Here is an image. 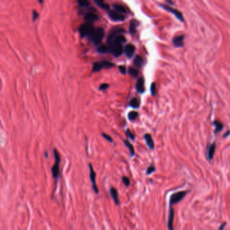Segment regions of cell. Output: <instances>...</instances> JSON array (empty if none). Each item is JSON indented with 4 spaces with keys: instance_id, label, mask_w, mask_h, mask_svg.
<instances>
[{
    "instance_id": "28",
    "label": "cell",
    "mask_w": 230,
    "mask_h": 230,
    "mask_svg": "<svg viewBox=\"0 0 230 230\" xmlns=\"http://www.w3.org/2000/svg\"><path fill=\"white\" fill-rule=\"evenodd\" d=\"M78 3L81 7H87L90 4V3L86 0H79V1H78Z\"/></svg>"
},
{
    "instance_id": "9",
    "label": "cell",
    "mask_w": 230,
    "mask_h": 230,
    "mask_svg": "<svg viewBox=\"0 0 230 230\" xmlns=\"http://www.w3.org/2000/svg\"><path fill=\"white\" fill-rule=\"evenodd\" d=\"M88 166H89V169H90V180H91L92 185H93V188L94 191H95V192L96 194H98L99 189L97 186V184H96V173L95 172V171H94L93 167V166H92L91 164L89 163Z\"/></svg>"
},
{
    "instance_id": "31",
    "label": "cell",
    "mask_w": 230,
    "mask_h": 230,
    "mask_svg": "<svg viewBox=\"0 0 230 230\" xmlns=\"http://www.w3.org/2000/svg\"><path fill=\"white\" fill-rule=\"evenodd\" d=\"M151 93L153 96H155L156 94V84L155 82H153L151 85Z\"/></svg>"
},
{
    "instance_id": "27",
    "label": "cell",
    "mask_w": 230,
    "mask_h": 230,
    "mask_svg": "<svg viewBox=\"0 0 230 230\" xmlns=\"http://www.w3.org/2000/svg\"><path fill=\"white\" fill-rule=\"evenodd\" d=\"M138 116V113L136 111H130V113H128V119H129V120L133 121L136 119Z\"/></svg>"
},
{
    "instance_id": "11",
    "label": "cell",
    "mask_w": 230,
    "mask_h": 230,
    "mask_svg": "<svg viewBox=\"0 0 230 230\" xmlns=\"http://www.w3.org/2000/svg\"><path fill=\"white\" fill-rule=\"evenodd\" d=\"M99 19V16L94 12H88L84 15V20L86 22L93 24V22Z\"/></svg>"
},
{
    "instance_id": "36",
    "label": "cell",
    "mask_w": 230,
    "mask_h": 230,
    "mask_svg": "<svg viewBox=\"0 0 230 230\" xmlns=\"http://www.w3.org/2000/svg\"><path fill=\"white\" fill-rule=\"evenodd\" d=\"M225 226H226V223L225 222L223 223L221 225L219 228V230H224V229H225Z\"/></svg>"
},
{
    "instance_id": "15",
    "label": "cell",
    "mask_w": 230,
    "mask_h": 230,
    "mask_svg": "<svg viewBox=\"0 0 230 230\" xmlns=\"http://www.w3.org/2000/svg\"><path fill=\"white\" fill-rule=\"evenodd\" d=\"M144 138L146 141V144H147L148 147L150 148V149L153 150L154 148H155V143H154V141L153 140V138H152L151 135L150 134H146L144 136Z\"/></svg>"
},
{
    "instance_id": "30",
    "label": "cell",
    "mask_w": 230,
    "mask_h": 230,
    "mask_svg": "<svg viewBox=\"0 0 230 230\" xmlns=\"http://www.w3.org/2000/svg\"><path fill=\"white\" fill-rule=\"evenodd\" d=\"M126 136H127V137L129 138L130 139H131L132 140H135V136L131 132H130V130L129 129L126 130Z\"/></svg>"
},
{
    "instance_id": "26",
    "label": "cell",
    "mask_w": 230,
    "mask_h": 230,
    "mask_svg": "<svg viewBox=\"0 0 230 230\" xmlns=\"http://www.w3.org/2000/svg\"><path fill=\"white\" fill-rule=\"evenodd\" d=\"M128 73L134 78H137L138 76V71L137 70H136L135 68H132V67H130L128 68Z\"/></svg>"
},
{
    "instance_id": "10",
    "label": "cell",
    "mask_w": 230,
    "mask_h": 230,
    "mask_svg": "<svg viewBox=\"0 0 230 230\" xmlns=\"http://www.w3.org/2000/svg\"><path fill=\"white\" fill-rule=\"evenodd\" d=\"M184 37H185V36L184 34H181V35L176 36V37L173 38V40H172V42H173V44L174 45L175 47L180 48L184 47Z\"/></svg>"
},
{
    "instance_id": "37",
    "label": "cell",
    "mask_w": 230,
    "mask_h": 230,
    "mask_svg": "<svg viewBox=\"0 0 230 230\" xmlns=\"http://www.w3.org/2000/svg\"><path fill=\"white\" fill-rule=\"evenodd\" d=\"M33 19L34 20H36L38 18V16H39V14L37 13L36 11H33Z\"/></svg>"
},
{
    "instance_id": "20",
    "label": "cell",
    "mask_w": 230,
    "mask_h": 230,
    "mask_svg": "<svg viewBox=\"0 0 230 230\" xmlns=\"http://www.w3.org/2000/svg\"><path fill=\"white\" fill-rule=\"evenodd\" d=\"M134 66H136L137 68H142L143 64H144V61H143L142 57L140 55L136 56L135 58L134 59Z\"/></svg>"
},
{
    "instance_id": "2",
    "label": "cell",
    "mask_w": 230,
    "mask_h": 230,
    "mask_svg": "<svg viewBox=\"0 0 230 230\" xmlns=\"http://www.w3.org/2000/svg\"><path fill=\"white\" fill-rule=\"evenodd\" d=\"M105 34V30L101 27L94 28L87 36L88 39L95 45H100Z\"/></svg>"
},
{
    "instance_id": "8",
    "label": "cell",
    "mask_w": 230,
    "mask_h": 230,
    "mask_svg": "<svg viewBox=\"0 0 230 230\" xmlns=\"http://www.w3.org/2000/svg\"><path fill=\"white\" fill-rule=\"evenodd\" d=\"M107 12L109 17V18L111 19V20L115 22H122L125 20L124 15L117 13V12H115L114 10H109V11H107Z\"/></svg>"
},
{
    "instance_id": "13",
    "label": "cell",
    "mask_w": 230,
    "mask_h": 230,
    "mask_svg": "<svg viewBox=\"0 0 230 230\" xmlns=\"http://www.w3.org/2000/svg\"><path fill=\"white\" fill-rule=\"evenodd\" d=\"M174 209L172 207H170L169 213V217H168L167 221V227L169 228V230H174L173 229V220H174V215H175Z\"/></svg>"
},
{
    "instance_id": "12",
    "label": "cell",
    "mask_w": 230,
    "mask_h": 230,
    "mask_svg": "<svg viewBox=\"0 0 230 230\" xmlns=\"http://www.w3.org/2000/svg\"><path fill=\"white\" fill-rule=\"evenodd\" d=\"M125 55L128 58H132V56L134 54L135 52V47L132 44H128L125 46L124 49Z\"/></svg>"
},
{
    "instance_id": "4",
    "label": "cell",
    "mask_w": 230,
    "mask_h": 230,
    "mask_svg": "<svg viewBox=\"0 0 230 230\" xmlns=\"http://www.w3.org/2000/svg\"><path fill=\"white\" fill-rule=\"evenodd\" d=\"M188 194L187 191H180L178 192L174 193L171 195L169 199V206L171 207L173 204H176L180 202L183 198L185 197V196Z\"/></svg>"
},
{
    "instance_id": "25",
    "label": "cell",
    "mask_w": 230,
    "mask_h": 230,
    "mask_svg": "<svg viewBox=\"0 0 230 230\" xmlns=\"http://www.w3.org/2000/svg\"><path fill=\"white\" fill-rule=\"evenodd\" d=\"M130 106L132 107V108L134 109H138L140 106V103H139L138 101L136 98H133L131 99L130 102Z\"/></svg>"
},
{
    "instance_id": "19",
    "label": "cell",
    "mask_w": 230,
    "mask_h": 230,
    "mask_svg": "<svg viewBox=\"0 0 230 230\" xmlns=\"http://www.w3.org/2000/svg\"><path fill=\"white\" fill-rule=\"evenodd\" d=\"M139 24V22H138V20H132L131 21H130V28H129V32L130 34H134L136 31V28L137 26H138Z\"/></svg>"
},
{
    "instance_id": "24",
    "label": "cell",
    "mask_w": 230,
    "mask_h": 230,
    "mask_svg": "<svg viewBox=\"0 0 230 230\" xmlns=\"http://www.w3.org/2000/svg\"><path fill=\"white\" fill-rule=\"evenodd\" d=\"M124 142L125 145H126V147H127V148H128V149H129L130 153V155H131V156L133 157L134 155V148L133 145H132L131 143H130L128 140H124Z\"/></svg>"
},
{
    "instance_id": "22",
    "label": "cell",
    "mask_w": 230,
    "mask_h": 230,
    "mask_svg": "<svg viewBox=\"0 0 230 230\" xmlns=\"http://www.w3.org/2000/svg\"><path fill=\"white\" fill-rule=\"evenodd\" d=\"M213 125L215 126V134H217L219 132L221 131V130L223 128V125L221 122H220L219 121H217V120H215L213 122Z\"/></svg>"
},
{
    "instance_id": "21",
    "label": "cell",
    "mask_w": 230,
    "mask_h": 230,
    "mask_svg": "<svg viewBox=\"0 0 230 230\" xmlns=\"http://www.w3.org/2000/svg\"><path fill=\"white\" fill-rule=\"evenodd\" d=\"M95 2L97 3V5L99 7H100V8L103 9V10L106 11H109L110 10V6L109 5L108 3L103 1V0H95Z\"/></svg>"
},
{
    "instance_id": "1",
    "label": "cell",
    "mask_w": 230,
    "mask_h": 230,
    "mask_svg": "<svg viewBox=\"0 0 230 230\" xmlns=\"http://www.w3.org/2000/svg\"><path fill=\"white\" fill-rule=\"evenodd\" d=\"M126 32L123 28L114 27L112 28L107 37V47L111 53L115 57H119L123 53V43H126V39L124 36Z\"/></svg>"
},
{
    "instance_id": "5",
    "label": "cell",
    "mask_w": 230,
    "mask_h": 230,
    "mask_svg": "<svg viewBox=\"0 0 230 230\" xmlns=\"http://www.w3.org/2000/svg\"><path fill=\"white\" fill-rule=\"evenodd\" d=\"M54 155H55V163L51 168V172L54 178L58 177L59 175V163H60V155L56 149H54Z\"/></svg>"
},
{
    "instance_id": "29",
    "label": "cell",
    "mask_w": 230,
    "mask_h": 230,
    "mask_svg": "<svg viewBox=\"0 0 230 230\" xmlns=\"http://www.w3.org/2000/svg\"><path fill=\"white\" fill-rule=\"evenodd\" d=\"M155 171V167L154 166V165H151V166H149L147 168V169H146V173L147 175H150Z\"/></svg>"
},
{
    "instance_id": "33",
    "label": "cell",
    "mask_w": 230,
    "mask_h": 230,
    "mask_svg": "<svg viewBox=\"0 0 230 230\" xmlns=\"http://www.w3.org/2000/svg\"><path fill=\"white\" fill-rule=\"evenodd\" d=\"M119 72H120L121 74H126V72H127V70H126V67L124 66H119L118 67Z\"/></svg>"
},
{
    "instance_id": "35",
    "label": "cell",
    "mask_w": 230,
    "mask_h": 230,
    "mask_svg": "<svg viewBox=\"0 0 230 230\" xmlns=\"http://www.w3.org/2000/svg\"><path fill=\"white\" fill-rule=\"evenodd\" d=\"M102 136H103V138H105L107 140H108L109 142H113V139H112L111 137L109 136V135L103 133V134H102Z\"/></svg>"
},
{
    "instance_id": "38",
    "label": "cell",
    "mask_w": 230,
    "mask_h": 230,
    "mask_svg": "<svg viewBox=\"0 0 230 230\" xmlns=\"http://www.w3.org/2000/svg\"><path fill=\"white\" fill-rule=\"evenodd\" d=\"M229 130H228V131H227V133H226V134H224L223 137H224V138L227 137L228 136H229Z\"/></svg>"
},
{
    "instance_id": "14",
    "label": "cell",
    "mask_w": 230,
    "mask_h": 230,
    "mask_svg": "<svg viewBox=\"0 0 230 230\" xmlns=\"http://www.w3.org/2000/svg\"><path fill=\"white\" fill-rule=\"evenodd\" d=\"M215 149H216V144H215V142L212 143L211 144H210V145L208 146L206 155H207V158L209 159V160H212L213 157H214Z\"/></svg>"
},
{
    "instance_id": "16",
    "label": "cell",
    "mask_w": 230,
    "mask_h": 230,
    "mask_svg": "<svg viewBox=\"0 0 230 230\" xmlns=\"http://www.w3.org/2000/svg\"><path fill=\"white\" fill-rule=\"evenodd\" d=\"M112 7H113V8L114 9V11L117 12V13L122 14V15H124V14L127 13L126 9L124 5L118 4V3H114V4L112 5Z\"/></svg>"
},
{
    "instance_id": "7",
    "label": "cell",
    "mask_w": 230,
    "mask_h": 230,
    "mask_svg": "<svg viewBox=\"0 0 230 230\" xmlns=\"http://www.w3.org/2000/svg\"><path fill=\"white\" fill-rule=\"evenodd\" d=\"M94 28V26L93 24L90 23H84L82 25H80L79 28V32L82 37H87L90 33V32L93 30Z\"/></svg>"
},
{
    "instance_id": "6",
    "label": "cell",
    "mask_w": 230,
    "mask_h": 230,
    "mask_svg": "<svg viewBox=\"0 0 230 230\" xmlns=\"http://www.w3.org/2000/svg\"><path fill=\"white\" fill-rule=\"evenodd\" d=\"M159 6L161 7V8L163 9V10L167 11V12H170V13H171L173 15H174V16L177 20H179L180 22H184V16H183V14L181 13L180 12H179L177 10H175V9L171 8V7H170L169 5H165V4H163V3H161V4H159Z\"/></svg>"
},
{
    "instance_id": "18",
    "label": "cell",
    "mask_w": 230,
    "mask_h": 230,
    "mask_svg": "<svg viewBox=\"0 0 230 230\" xmlns=\"http://www.w3.org/2000/svg\"><path fill=\"white\" fill-rule=\"evenodd\" d=\"M110 195H111L112 198L115 202L116 205H118L119 204V200L118 198V193H117V190L115 188H110Z\"/></svg>"
},
{
    "instance_id": "23",
    "label": "cell",
    "mask_w": 230,
    "mask_h": 230,
    "mask_svg": "<svg viewBox=\"0 0 230 230\" xmlns=\"http://www.w3.org/2000/svg\"><path fill=\"white\" fill-rule=\"evenodd\" d=\"M97 52L101 54H104V53H107V52L109 51V49H108V47L107 46L105 45H103V44H100L99 45V46L97 47Z\"/></svg>"
},
{
    "instance_id": "3",
    "label": "cell",
    "mask_w": 230,
    "mask_h": 230,
    "mask_svg": "<svg viewBox=\"0 0 230 230\" xmlns=\"http://www.w3.org/2000/svg\"><path fill=\"white\" fill-rule=\"evenodd\" d=\"M114 66H115V64H113L111 61L107 60H101L100 61H98V62L94 63L93 66V72H99L104 68L110 69L113 68Z\"/></svg>"
},
{
    "instance_id": "17",
    "label": "cell",
    "mask_w": 230,
    "mask_h": 230,
    "mask_svg": "<svg viewBox=\"0 0 230 230\" xmlns=\"http://www.w3.org/2000/svg\"><path fill=\"white\" fill-rule=\"evenodd\" d=\"M136 91L139 93H143L144 91V79L143 78H139L136 84Z\"/></svg>"
},
{
    "instance_id": "39",
    "label": "cell",
    "mask_w": 230,
    "mask_h": 230,
    "mask_svg": "<svg viewBox=\"0 0 230 230\" xmlns=\"http://www.w3.org/2000/svg\"><path fill=\"white\" fill-rule=\"evenodd\" d=\"M166 2L167 3H169V4H171V5H173V3L172 2V1H166Z\"/></svg>"
},
{
    "instance_id": "32",
    "label": "cell",
    "mask_w": 230,
    "mask_h": 230,
    "mask_svg": "<svg viewBox=\"0 0 230 230\" xmlns=\"http://www.w3.org/2000/svg\"><path fill=\"white\" fill-rule=\"evenodd\" d=\"M122 180L123 183H124L125 185H126V186H127V187H128V186H130V179L128 178V177L123 176L122 178Z\"/></svg>"
},
{
    "instance_id": "34",
    "label": "cell",
    "mask_w": 230,
    "mask_h": 230,
    "mask_svg": "<svg viewBox=\"0 0 230 230\" xmlns=\"http://www.w3.org/2000/svg\"><path fill=\"white\" fill-rule=\"evenodd\" d=\"M109 85L108 84H107V83H103V84H101L100 85V86H99V90H105L106 89H107L109 88Z\"/></svg>"
}]
</instances>
